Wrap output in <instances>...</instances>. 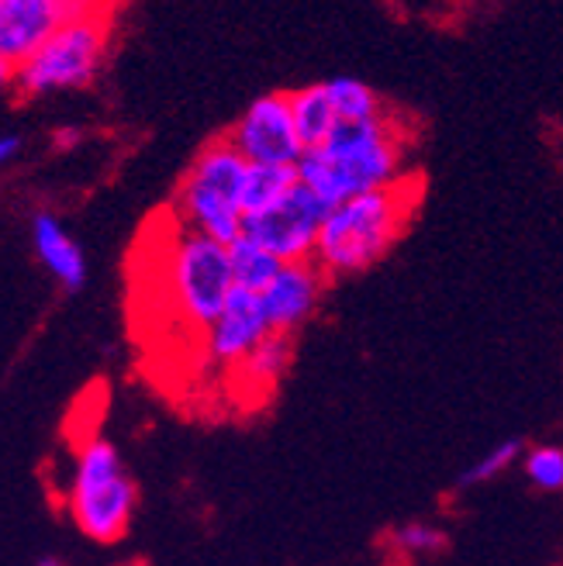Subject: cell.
Returning a JSON list of instances; mask_svg holds the SVG:
<instances>
[{"label":"cell","instance_id":"obj_21","mask_svg":"<svg viewBox=\"0 0 563 566\" xmlns=\"http://www.w3.org/2000/svg\"><path fill=\"white\" fill-rule=\"evenodd\" d=\"M21 149V138L18 135H0V166H4L8 159H14Z\"/></svg>","mask_w":563,"mask_h":566},{"label":"cell","instance_id":"obj_19","mask_svg":"<svg viewBox=\"0 0 563 566\" xmlns=\"http://www.w3.org/2000/svg\"><path fill=\"white\" fill-rule=\"evenodd\" d=\"M387 546L408 559H426V556H439L449 549V535L436 522L411 518V522H402L387 532Z\"/></svg>","mask_w":563,"mask_h":566},{"label":"cell","instance_id":"obj_13","mask_svg":"<svg viewBox=\"0 0 563 566\" xmlns=\"http://www.w3.org/2000/svg\"><path fill=\"white\" fill-rule=\"evenodd\" d=\"M291 359H294V335L273 332L257 353H249L236 366L232 374H236V380H239V387L246 394H270L280 380L288 377Z\"/></svg>","mask_w":563,"mask_h":566},{"label":"cell","instance_id":"obj_6","mask_svg":"<svg viewBox=\"0 0 563 566\" xmlns=\"http://www.w3.org/2000/svg\"><path fill=\"white\" fill-rule=\"evenodd\" d=\"M166 291L177 318L205 335L236 294L229 245L177 224L174 245L166 252Z\"/></svg>","mask_w":563,"mask_h":566},{"label":"cell","instance_id":"obj_10","mask_svg":"<svg viewBox=\"0 0 563 566\" xmlns=\"http://www.w3.org/2000/svg\"><path fill=\"white\" fill-rule=\"evenodd\" d=\"M76 8L66 0H0V60L18 70Z\"/></svg>","mask_w":563,"mask_h":566},{"label":"cell","instance_id":"obj_18","mask_svg":"<svg viewBox=\"0 0 563 566\" xmlns=\"http://www.w3.org/2000/svg\"><path fill=\"white\" fill-rule=\"evenodd\" d=\"M522 457H525V442L501 439L491 449H484L473 463H467L460 470V476L453 480V491H477V488H484V484H494L498 476H504L512 467H519Z\"/></svg>","mask_w":563,"mask_h":566},{"label":"cell","instance_id":"obj_9","mask_svg":"<svg viewBox=\"0 0 563 566\" xmlns=\"http://www.w3.org/2000/svg\"><path fill=\"white\" fill-rule=\"evenodd\" d=\"M270 335L273 328L267 318L263 297L249 291H236L218 315V322L205 332V356L215 366H232L236 370V366L249 353H257Z\"/></svg>","mask_w":563,"mask_h":566},{"label":"cell","instance_id":"obj_3","mask_svg":"<svg viewBox=\"0 0 563 566\" xmlns=\"http://www.w3.org/2000/svg\"><path fill=\"white\" fill-rule=\"evenodd\" d=\"M249 163L229 138L218 135L194 156L187 174L174 193V218L180 229L215 239L221 245H232L242 239L246 229V208H242V187H246Z\"/></svg>","mask_w":563,"mask_h":566},{"label":"cell","instance_id":"obj_15","mask_svg":"<svg viewBox=\"0 0 563 566\" xmlns=\"http://www.w3.org/2000/svg\"><path fill=\"white\" fill-rule=\"evenodd\" d=\"M301 187L298 166H249L246 187H242V208L246 218H260L284 205L288 197Z\"/></svg>","mask_w":563,"mask_h":566},{"label":"cell","instance_id":"obj_17","mask_svg":"<svg viewBox=\"0 0 563 566\" xmlns=\"http://www.w3.org/2000/svg\"><path fill=\"white\" fill-rule=\"evenodd\" d=\"M229 260H232L236 291H249V294H267L270 283L277 280V273L284 270V263L249 239H239L229 245Z\"/></svg>","mask_w":563,"mask_h":566},{"label":"cell","instance_id":"obj_7","mask_svg":"<svg viewBox=\"0 0 563 566\" xmlns=\"http://www.w3.org/2000/svg\"><path fill=\"white\" fill-rule=\"evenodd\" d=\"M249 166H298L304 156L291 111V91H270L252 101L225 132Z\"/></svg>","mask_w":563,"mask_h":566},{"label":"cell","instance_id":"obj_16","mask_svg":"<svg viewBox=\"0 0 563 566\" xmlns=\"http://www.w3.org/2000/svg\"><path fill=\"white\" fill-rule=\"evenodd\" d=\"M325 91L335 104L340 122H371L390 111V104L371 87V83H363L356 76H332L325 80Z\"/></svg>","mask_w":563,"mask_h":566},{"label":"cell","instance_id":"obj_5","mask_svg":"<svg viewBox=\"0 0 563 566\" xmlns=\"http://www.w3.org/2000/svg\"><path fill=\"white\" fill-rule=\"evenodd\" d=\"M111 45V11L80 4L52 39L24 60L14 73V91L39 97L52 91H76L101 73L104 55Z\"/></svg>","mask_w":563,"mask_h":566},{"label":"cell","instance_id":"obj_14","mask_svg":"<svg viewBox=\"0 0 563 566\" xmlns=\"http://www.w3.org/2000/svg\"><path fill=\"white\" fill-rule=\"evenodd\" d=\"M291 111H294V125H298L304 153L319 149L322 142L343 125L340 115H335V104H332L329 91H325V80L291 91Z\"/></svg>","mask_w":563,"mask_h":566},{"label":"cell","instance_id":"obj_8","mask_svg":"<svg viewBox=\"0 0 563 566\" xmlns=\"http://www.w3.org/2000/svg\"><path fill=\"white\" fill-rule=\"evenodd\" d=\"M325 214L329 208L301 184L284 205H277L260 218H246L242 239L257 242L280 263H312Z\"/></svg>","mask_w":563,"mask_h":566},{"label":"cell","instance_id":"obj_1","mask_svg":"<svg viewBox=\"0 0 563 566\" xmlns=\"http://www.w3.org/2000/svg\"><path fill=\"white\" fill-rule=\"evenodd\" d=\"M411 135L398 111L371 122H343L319 149H307L298 163L301 184L325 208L346 205L353 197L402 184L408 169Z\"/></svg>","mask_w":563,"mask_h":566},{"label":"cell","instance_id":"obj_11","mask_svg":"<svg viewBox=\"0 0 563 566\" xmlns=\"http://www.w3.org/2000/svg\"><path fill=\"white\" fill-rule=\"evenodd\" d=\"M325 283L329 280L315 263H284V270H280L277 280L270 283V291L260 294L270 328L294 335L307 318L315 315Z\"/></svg>","mask_w":563,"mask_h":566},{"label":"cell","instance_id":"obj_4","mask_svg":"<svg viewBox=\"0 0 563 566\" xmlns=\"http://www.w3.org/2000/svg\"><path fill=\"white\" fill-rule=\"evenodd\" d=\"M135 501L138 488L115 442L104 436L80 442L66 494L73 525L101 546L122 543L135 515Z\"/></svg>","mask_w":563,"mask_h":566},{"label":"cell","instance_id":"obj_23","mask_svg":"<svg viewBox=\"0 0 563 566\" xmlns=\"http://www.w3.org/2000/svg\"><path fill=\"white\" fill-rule=\"evenodd\" d=\"M14 66L8 63V60H0V94H4L8 87H14Z\"/></svg>","mask_w":563,"mask_h":566},{"label":"cell","instance_id":"obj_20","mask_svg":"<svg viewBox=\"0 0 563 566\" xmlns=\"http://www.w3.org/2000/svg\"><path fill=\"white\" fill-rule=\"evenodd\" d=\"M519 467H522L525 484L532 491H543V494L563 491V446H556V442L525 446V457Z\"/></svg>","mask_w":563,"mask_h":566},{"label":"cell","instance_id":"obj_22","mask_svg":"<svg viewBox=\"0 0 563 566\" xmlns=\"http://www.w3.org/2000/svg\"><path fill=\"white\" fill-rule=\"evenodd\" d=\"M52 142H55V149H70L80 142V128H60L52 135Z\"/></svg>","mask_w":563,"mask_h":566},{"label":"cell","instance_id":"obj_2","mask_svg":"<svg viewBox=\"0 0 563 566\" xmlns=\"http://www.w3.org/2000/svg\"><path fill=\"white\" fill-rule=\"evenodd\" d=\"M421 190H426L421 177L408 174L402 184L329 208L312 263L325 273V280L367 273L405 235L418 211Z\"/></svg>","mask_w":563,"mask_h":566},{"label":"cell","instance_id":"obj_24","mask_svg":"<svg viewBox=\"0 0 563 566\" xmlns=\"http://www.w3.org/2000/svg\"><path fill=\"white\" fill-rule=\"evenodd\" d=\"M39 566H60V563H55V559H42Z\"/></svg>","mask_w":563,"mask_h":566},{"label":"cell","instance_id":"obj_12","mask_svg":"<svg viewBox=\"0 0 563 566\" xmlns=\"http://www.w3.org/2000/svg\"><path fill=\"white\" fill-rule=\"evenodd\" d=\"M32 245L42 266L63 283L66 291H80L87 283V260H83V249L70 239L63 229V221L52 211H39L32 218Z\"/></svg>","mask_w":563,"mask_h":566}]
</instances>
